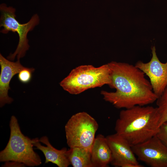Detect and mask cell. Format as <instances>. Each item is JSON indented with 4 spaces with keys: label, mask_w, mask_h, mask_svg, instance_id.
I'll list each match as a JSON object with an SVG mask.
<instances>
[{
    "label": "cell",
    "mask_w": 167,
    "mask_h": 167,
    "mask_svg": "<svg viewBox=\"0 0 167 167\" xmlns=\"http://www.w3.org/2000/svg\"><path fill=\"white\" fill-rule=\"evenodd\" d=\"M108 64L111 81L109 87L116 91H102L101 94L105 101L117 108L125 109L147 105L156 101L158 97L150 81L135 65L115 61Z\"/></svg>",
    "instance_id": "6da1fadb"
},
{
    "label": "cell",
    "mask_w": 167,
    "mask_h": 167,
    "mask_svg": "<svg viewBox=\"0 0 167 167\" xmlns=\"http://www.w3.org/2000/svg\"><path fill=\"white\" fill-rule=\"evenodd\" d=\"M66 155L73 167H93L89 150L79 147L71 148L67 150Z\"/></svg>",
    "instance_id": "4fadbf2b"
},
{
    "label": "cell",
    "mask_w": 167,
    "mask_h": 167,
    "mask_svg": "<svg viewBox=\"0 0 167 167\" xmlns=\"http://www.w3.org/2000/svg\"><path fill=\"white\" fill-rule=\"evenodd\" d=\"M2 167H25L26 165L24 164L15 161H8L5 162Z\"/></svg>",
    "instance_id": "e0dca14e"
},
{
    "label": "cell",
    "mask_w": 167,
    "mask_h": 167,
    "mask_svg": "<svg viewBox=\"0 0 167 167\" xmlns=\"http://www.w3.org/2000/svg\"><path fill=\"white\" fill-rule=\"evenodd\" d=\"M151 50L152 57L149 62L138 61L135 66L149 77L153 91L158 97L167 86V61L163 63L160 61L155 46Z\"/></svg>",
    "instance_id": "ba28073f"
},
{
    "label": "cell",
    "mask_w": 167,
    "mask_h": 167,
    "mask_svg": "<svg viewBox=\"0 0 167 167\" xmlns=\"http://www.w3.org/2000/svg\"><path fill=\"white\" fill-rule=\"evenodd\" d=\"M35 139L33 146L44 154L45 163L50 162L58 167H67L70 165L66 155L67 150L66 148L57 149L50 143L46 136H43L40 139Z\"/></svg>",
    "instance_id": "8fae6325"
},
{
    "label": "cell",
    "mask_w": 167,
    "mask_h": 167,
    "mask_svg": "<svg viewBox=\"0 0 167 167\" xmlns=\"http://www.w3.org/2000/svg\"><path fill=\"white\" fill-rule=\"evenodd\" d=\"M111 83L110 68L107 63L98 67L92 65L77 66L72 69L59 84L69 93L77 95L105 85L109 86Z\"/></svg>",
    "instance_id": "277c9868"
},
{
    "label": "cell",
    "mask_w": 167,
    "mask_h": 167,
    "mask_svg": "<svg viewBox=\"0 0 167 167\" xmlns=\"http://www.w3.org/2000/svg\"><path fill=\"white\" fill-rule=\"evenodd\" d=\"M156 135L167 147V122L160 126Z\"/></svg>",
    "instance_id": "2e32d148"
},
{
    "label": "cell",
    "mask_w": 167,
    "mask_h": 167,
    "mask_svg": "<svg viewBox=\"0 0 167 167\" xmlns=\"http://www.w3.org/2000/svg\"><path fill=\"white\" fill-rule=\"evenodd\" d=\"M111 149V163L115 167H143L139 164L132 146L123 137L115 133L106 137Z\"/></svg>",
    "instance_id": "9c48e42d"
},
{
    "label": "cell",
    "mask_w": 167,
    "mask_h": 167,
    "mask_svg": "<svg viewBox=\"0 0 167 167\" xmlns=\"http://www.w3.org/2000/svg\"><path fill=\"white\" fill-rule=\"evenodd\" d=\"M0 26L2 28L1 32L7 34L9 32H16L19 37V42L17 48L12 54L7 57V59L14 60L16 57L17 60L24 57L29 48L27 35L39 23L38 15L35 14L27 23L21 24L16 18L15 10L12 7H7L4 4L0 5Z\"/></svg>",
    "instance_id": "5b68a950"
},
{
    "label": "cell",
    "mask_w": 167,
    "mask_h": 167,
    "mask_svg": "<svg viewBox=\"0 0 167 167\" xmlns=\"http://www.w3.org/2000/svg\"><path fill=\"white\" fill-rule=\"evenodd\" d=\"M138 159L152 167H167V147L156 135L132 146Z\"/></svg>",
    "instance_id": "52a82bcc"
},
{
    "label": "cell",
    "mask_w": 167,
    "mask_h": 167,
    "mask_svg": "<svg viewBox=\"0 0 167 167\" xmlns=\"http://www.w3.org/2000/svg\"><path fill=\"white\" fill-rule=\"evenodd\" d=\"M160 116V125L167 122V86L156 101Z\"/></svg>",
    "instance_id": "5bb4252c"
},
{
    "label": "cell",
    "mask_w": 167,
    "mask_h": 167,
    "mask_svg": "<svg viewBox=\"0 0 167 167\" xmlns=\"http://www.w3.org/2000/svg\"><path fill=\"white\" fill-rule=\"evenodd\" d=\"M98 127L96 120L86 112L73 115L65 126L67 145L70 148L79 147L91 151Z\"/></svg>",
    "instance_id": "8992f818"
},
{
    "label": "cell",
    "mask_w": 167,
    "mask_h": 167,
    "mask_svg": "<svg viewBox=\"0 0 167 167\" xmlns=\"http://www.w3.org/2000/svg\"><path fill=\"white\" fill-rule=\"evenodd\" d=\"M9 126V139L5 148L0 152V162L15 161L29 167L40 165L42 163L41 158L33 148L35 139H31L23 134L14 115L11 117Z\"/></svg>",
    "instance_id": "3957f363"
},
{
    "label": "cell",
    "mask_w": 167,
    "mask_h": 167,
    "mask_svg": "<svg viewBox=\"0 0 167 167\" xmlns=\"http://www.w3.org/2000/svg\"><path fill=\"white\" fill-rule=\"evenodd\" d=\"M160 120L157 107L136 106L120 111L115 130L133 146L156 135L160 127Z\"/></svg>",
    "instance_id": "7a4b0ae2"
},
{
    "label": "cell",
    "mask_w": 167,
    "mask_h": 167,
    "mask_svg": "<svg viewBox=\"0 0 167 167\" xmlns=\"http://www.w3.org/2000/svg\"><path fill=\"white\" fill-rule=\"evenodd\" d=\"M93 167H106L111 163L112 153L106 137L99 134L95 137L91 149Z\"/></svg>",
    "instance_id": "7c38bea8"
},
{
    "label": "cell",
    "mask_w": 167,
    "mask_h": 167,
    "mask_svg": "<svg viewBox=\"0 0 167 167\" xmlns=\"http://www.w3.org/2000/svg\"><path fill=\"white\" fill-rule=\"evenodd\" d=\"M34 71L35 69L33 68L25 67L18 73V78L19 80L24 84L29 83L31 80L32 73Z\"/></svg>",
    "instance_id": "9a60e30c"
},
{
    "label": "cell",
    "mask_w": 167,
    "mask_h": 167,
    "mask_svg": "<svg viewBox=\"0 0 167 167\" xmlns=\"http://www.w3.org/2000/svg\"><path fill=\"white\" fill-rule=\"evenodd\" d=\"M0 106L11 103L13 99L8 95L10 89L9 84L13 77L25 67L20 63L19 60L15 62L11 61L0 54Z\"/></svg>",
    "instance_id": "30bf717a"
}]
</instances>
